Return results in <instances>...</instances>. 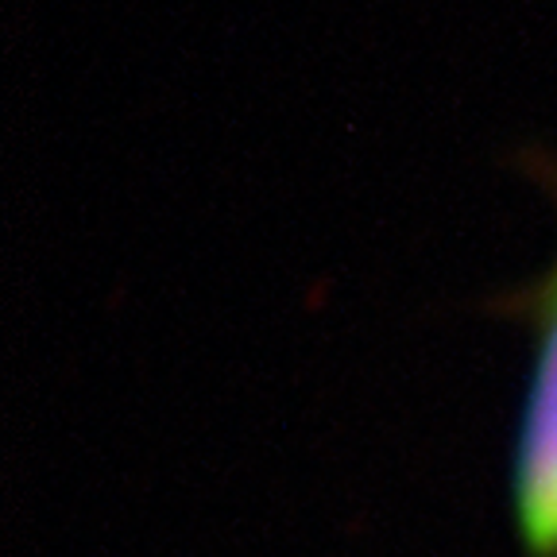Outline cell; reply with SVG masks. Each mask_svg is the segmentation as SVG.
<instances>
[{
	"instance_id": "obj_1",
	"label": "cell",
	"mask_w": 557,
	"mask_h": 557,
	"mask_svg": "<svg viewBox=\"0 0 557 557\" xmlns=\"http://www.w3.org/2000/svg\"><path fill=\"white\" fill-rule=\"evenodd\" d=\"M549 183L557 194V171H549ZM519 310L534 330V372L515 437L511 507L522 549L557 557V260L522 295Z\"/></svg>"
}]
</instances>
